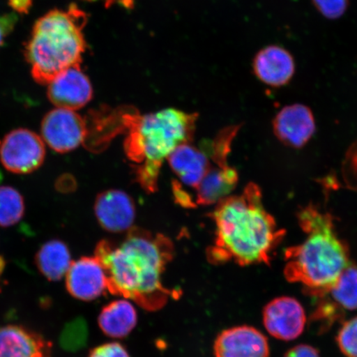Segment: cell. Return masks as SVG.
Segmentation results:
<instances>
[{
  "label": "cell",
  "mask_w": 357,
  "mask_h": 357,
  "mask_svg": "<svg viewBox=\"0 0 357 357\" xmlns=\"http://www.w3.org/2000/svg\"><path fill=\"white\" fill-rule=\"evenodd\" d=\"M174 254L167 236L138 227L127 231L121 243L100 241L95 251L108 278V291L146 311L162 309L173 296L162 279Z\"/></svg>",
  "instance_id": "1"
},
{
  "label": "cell",
  "mask_w": 357,
  "mask_h": 357,
  "mask_svg": "<svg viewBox=\"0 0 357 357\" xmlns=\"http://www.w3.org/2000/svg\"><path fill=\"white\" fill-rule=\"evenodd\" d=\"M211 217L215 236L207 258L213 265L229 261L243 266L270 265L272 254L284 238L285 231L266 211L261 188L254 183L242 193L220 201Z\"/></svg>",
  "instance_id": "2"
},
{
  "label": "cell",
  "mask_w": 357,
  "mask_h": 357,
  "mask_svg": "<svg viewBox=\"0 0 357 357\" xmlns=\"http://www.w3.org/2000/svg\"><path fill=\"white\" fill-rule=\"evenodd\" d=\"M298 222L307 238L285 250L284 278L303 285L310 296L322 297L349 264V249L337 236L331 214L310 205L298 213Z\"/></svg>",
  "instance_id": "3"
},
{
  "label": "cell",
  "mask_w": 357,
  "mask_h": 357,
  "mask_svg": "<svg viewBox=\"0 0 357 357\" xmlns=\"http://www.w3.org/2000/svg\"><path fill=\"white\" fill-rule=\"evenodd\" d=\"M197 114L166 109L141 114L133 109L123 149L137 184L146 193L158 190L160 169L178 146L192 142Z\"/></svg>",
  "instance_id": "4"
},
{
  "label": "cell",
  "mask_w": 357,
  "mask_h": 357,
  "mask_svg": "<svg viewBox=\"0 0 357 357\" xmlns=\"http://www.w3.org/2000/svg\"><path fill=\"white\" fill-rule=\"evenodd\" d=\"M86 20V13L73 6L67 11L49 12L36 22L26 47L35 82L49 84L65 70L80 66Z\"/></svg>",
  "instance_id": "5"
},
{
  "label": "cell",
  "mask_w": 357,
  "mask_h": 357,
  "mask_svg": "<svg viewBox=\"0 0 357 357\" xmlns=\"http://www.w3.org/2000/svg\"><path fill=\"white\" fill-rule=\"evenodd\" d=\"M239 128L238 125L223 128L209 142L213 165L198 188L191 195L190 208L216 205L235 190L239 176L238 171L230 166L229 155Z\"/></svg>",
  "instance_id": "6"
},
{
  "label": "cell",
  "mask_w": 357,
  "mask_h": 357,
  "mask_svg": "<svg viewBox=\"0 0 357 357\" xmlns=\"http://www.w3.org/2000/svg\"><path fill=\"white\" fill-rule=\"evenodd\" d=\"M167 162L178 178L172 182L174 198L181 206L190 208L191 195L213 165L209 142L200 146L192 142L182 144L169 155Z\"/></svg>",
  "instance_id": "7"
},
{
  "label": "cell",
  "mask_w": 357,
  "mask_h": 357,
  "mask_svg": "<svg viewBox=\"0 0 357 357\" xmlns=\"http://www.w3.org/2000/svg\"><path fill=\"white\" fill-rule=\"evenodd\" d=\"M46 149L42 137L29 129L17 128L0 142V162L7 171L26 175L42 166Z\"/></svg>",
  "instance_id": "8"
},
{
  "label": "cell",
  "mask_w": 357,
  "mask_h": 357,
  "mask_svg": "<svg viewBox=\"0 0 357 357\" xmlns=\"http://www.w3.org/2000/svg\"><path fill=\"white\" fill-rule=\"evenodd\" d=\"M45 144L58 153L77 149L87 137V123L73 110L56 108L45 115L41 124Z\"/></svg>",
  "instance_id": "9"
},
{
  "label": "cell",
  "mask_w": 357,
  "mask_h": 357,
  "mask_svg": "<svg viewBox=\"0 0 357 357\" xmlns=\"http://www.w3.org/2000/svg\"><path fill=\"white\" fill-rule=\"evenodd\" d=\"M263 324L266 331L279 340L292 341L300 337L306 325V314L296 298H274L263 310Z\"/></svg>",
  "instance_id": "10"
},
{
  "label": "cell",
  "mask_w": 357,
  "mask_h": 357,
  "mask_svg": "<svg viewBox=\"0 0 357 357\" xmlns=\"http://www.w3.org/2000/svg\"><path fill=\"white\" fill-rule=\"evenodd\" d=\"M67 291L82 301L97 300L108 291V278L96 257H84L71 263L66 275Z\"/></svg>",
  "instance_id": "11"
},
{
  "label": "cell",
  "mask_w": 357,
  "mask_h": 357,
  "mask_svg": "<svg viewBox=\"0 0 357 357\" xmlns=\"http://www.w3.org/2000/svg\"><path fill=\"white\" fill-rule=\"evenodd\" d=\"M215 357H269L265 335L251 326H236L225 330L213 345Z\"/></svg>",
  "instance_id": "12"
},
{
  "label": "cell",
  "mask_w": 357,
  "mask_h": 357,
  "mask_svg": "<svg viewBox=\"0 0 357 357\" xmlns=\"http://www.w3.org/2000/svg\"><path fill=\"white\" fill-rule=\"evenodd\" d=\"M47 97L57 108L78 110L92 100V84L80 66L71 67L48 84Z\"/></svg>",
  "instance_id": "13"
},
{
  "label": "cell",
  "mask_w": 357,
  "mask_h": 357,
  "mask_svg": "<svg viewBox=\"0 0 357 357\" xmlns=\"http://www.w3.org/2000/svg\"><path fill=\"white\" fill-rule=\"evenodd\" d=\"M93 211L100 225L109 233H123L133 227L135 204L130 196L122 190L102 192L97 196Z\"/></svg>",
  "instance_id": "14"
},
{
  "label": "cell",
  "mask_w": 357,
  "mask_h": 357,
  "mask_svg": "<svg viewBox=\"0 0 357 357\" xmlns=\"http://www.w3.org/2000/svg\"><path fill=\"white\" fill-rule=\"evenodd\" d=\"M275 136L284 145L300 149L311 139L315 121L309 107L294 104L284 107L273 120Z\"/></svg>",
  "instance_id": "15"
},
{
  "label": "cell",
  "mask_w": 357,
  "mask_h": 357,
  "mask_svg": "<svg viewBox=\"0 0 357 357\" xmlns=\"http://www.w3.org/2000/svg\"><path fill=\"white\" fill-rule=\"evenodd\" d=\"M253 73L268 86H287L296 74V61L287 49L278 45L262 48L254 58Z\"/></svg>",
  "instance_id": "16"
},
{
  "label": "cell",
  "mask_w": 357,
  "mask_h": 357,
  "mask_svg": "<svg viewBox=\"0 0 357 357\" xmlns=\"http://www.w3.org/2000/svg\"><path fill=\"white\" fill-rule=\"evenodd\" d=\"M0 357H52V345L41 335L24 326H2Z\"/></svg>",
  "instance_id": "17"
},
{
  "label": "cell",
  "mask_w": 357,
  "mask_h": 357,
  "mask_svg": "<svg viewBox=\"0 0 357 357\" xmlns=\"http://www.w3.org/2000/svg\"><path fill=\"white\" fill-rule=\"evenodd\" d=\"M137 324L135 307L126 298L114 301L102 307L98 324L107 337L122 339L128 336Z\"/></svg>",
  "instance_id": "18"
},
{
  "label": "cell",
  "mask_w": 357,
  "mask_h": 357,
  "mask_svg": "<svg viewBox=\"0 0 357 357\" xmlns=\"http://www.w3.org/2000/svg\"><path fill=\"white\" fill-rule=\"evenodd\" d=\"M68 247L61 240H51L43 244L35 256V264L40 273L50 281L64 278L71 265Z\"/></svg>",
  "instance_id": "19"
},
{
  "label": "cell",
  "mask_w": 357,
  "mask_h": 357,
  "mask_svg": "<svg viewBox=\"0 0 357 357\" xmlns=\"http://www.w3.org/2000/svg\"><path fill=\"white\" fill-rule=\"evenodd\" d=\"M328 294L337 305L346 310H357V265L350 262Z\"/></svg>",
  "instance_id": "20"
},
{
  "label": "cell",
  "mask_w": 357,
  "mask_h": 357,
  "mask_svg": "<svg viewBox=\"0 0 357 357\" xmlns=\"http://www.w3.org/2000/svg\"><path fill=\"white\" fill-rule=\"evenodd\" d=\"M24 212V199L20 192L11 186H0V227L17 225Z\"/></svg>",
  "instance_id": "21"
},
{
  "label": "cell",
  "mask_w": 357,
  "mask_h": 357,
  "mask_svg": "<svg viewBox=\"0 0 357 357\" xmlns=\"http://www.w3.org/2000/svg\"><path fill=\"white\" fill-rule=\"evenodd\" d=\"M88 326L83 318L75 319L65 326L60 336V344L66 351L75 352L86 347Z\"/></svg>",
  "instance_id": "22"
},
{
  "label": "cell",
  "mask_w": 357,
  "mask_h": 357,
  "mask_svg": "<svg viewBox=\"0 0 357 357\" xmlns=\"http://www.w3.org/2000/svg\"><path fill=\"white\" fill-rule=\"evenodd\" d=\"M337 342L343 355L357 357V317L343 324L339 330Z\"/></svg>",
  "instance_id": "23"
},
{
  "label": "cell",
  "mask_w": 357,
  "mask_h": 357,
  "mask_svg": "<svg viewBox=\"0 0 357 357\" xmlns=\"http://www.w3.org/2000/svg\"><path fill=\"white\" fill-rule=\"evenodd\" d=\"M312 3L321 15L329 20H336L345 15L350 0H312Z\"/></svg>",
  "instance_id": "24"
},
{
  "label": "cell",
  "mask_w": 357,
  "mask_h": 357,
  "mask_svg": "<svg viewBox=\"0 0 357 357\" xmlns=\"http://www.w3.org/2000/svg\"><path fill=\"white\" fill-rule=\"evenodd\" d=\"M88 357H131L126 348L119 342L100 345L89 352Z\"/></svg>",
  "instance_id": "25"
},
{
  "label": "cell",
  "mask_w": 357,
  "mask_h": 357,
  "mask_svg": "<svg viewBox=\"0 0 357 357\" xmlns=\"http://www.w3.org/2000/svg\"><path fill=\"white\" fill-rule=\"evenodd\" d=\"M17 17L13 13L0 16V47L15 28Z\"/></svg>",
  "instance_id": "26"
},
{
  "label": "cell",
  "mask_w": 357,
  "mask_h": 357,
  "mask_svg": "<svg viewBox=\"0 0 357 357\" xmlns=\"http://www.w3.org/2000/svg\"><path fill=\"white\" fill-rule=\"evenodd\" d=\"M55 187L60 193H73L77 189V183L75 178L70 174H64L57 178Z\"/></svg>",
  "instance_id": "27"
},
{
  "label": "cell",
  "mask_w": 357,
  "mask_h": 357,
  "mask_svg": "<svg viewBox=\"0 0 357 357\" xmlns=\"http://www.w3.org/2000/svg\"><path fill=\"white\" fill-rule=\"evenodd\" d=\"M284 357H320L318 350L314 347L301 344L294 347Z\"/></svg>",
  "instance_id": "28"
},
{
  "label": "cell",
  "mask_w": 357,
  "mask_h": 357,
  "mask_svg": "<svg viewBox=\"0 0 357 357\" xmlns=\"http://www.w3.org/2000/svg\"><path fill=\"white\" fill-rule=\"evenodd\" d=\"M8 3L13 10L20 13H26L32 7L33 0H8Z\"/></svg>",
  "instance_id": "29"
},
{
  "label": "cell",
  "mask_w": 357,
  "mask_h": 357,
  "mask_svg": "<svg viewBox=\"0 0 357 357\" xmlns=\"http://www.w3.org/2000/svg\"><path fill=\"white\" fill-rule=\"evenodd\" d=\"M107 4L109 6L111 3H114L116 2L122 3L123 6L126 7H131L132 6V3L134 0H105Z\"/></svg>",
  "instance_id": "30"
},
{
  "label": "cell",
  "mask_w": 357,
  "mask_h": 357,
  "mask_svg": "<svg viewBox=\"0 0 357 357\" xmlns=\"http://www.w3.org/2000/svg\"><path fill=\"white\" fill-rule=\"evenodd\" d=\"M6 261L2 256H0V275L3 273L4 270H6Z\"/></svg>",
  "instance_id": "31"
}]
</instances>
